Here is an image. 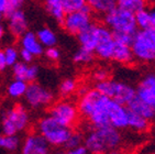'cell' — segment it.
Here are the masks:
<instances>
[{"instance_id": "cell-1", "label": "cell", "mask_w": 155, "mask_h": 154, "mask_svg": "<svg viewBox=\"0 0 155 154\" xmlns=\"http://www.w3.org/2000/svg\"><path fill=\"white\" fill-rule=\"evenodd\" d=\"M111 98L104 96L96 88L88 89L81 96L77 108L79 115L88 120L93 128L110 126L108 118V108Z\"/></svg>"}, {"instance_id": "cell-2", "label": "cell", "mask_w": 155, "mask_h": 154, "mask_svg": "<svg viewBox=\"0 0 155 154\" xmlns=\"http://www.w3.org/2000/svg\"><path fill=\"white\" fill-rule=\"evenodd\" d=\"M122 143V134L120 130L111 126L93 128L84 136L83 144L90 154H108L117 151Z\"/></svg>"}, {"instance_id": "cell-3", "label": "cell", "mask_w": 155, "mask_h": 154, "mask_svg": "<svg viewBox=\"0 0 155 154\" xmlns=\"http://www.w3.org/2000/svg\"><path fill=\"white\" fill-rule=\"evenodd\" d=\"M131 50L135 61L155 62V28L137 30L132 38Z\"/></svg>"}, {"instance_id": "cell-4", "label": "cell", "mask_w": 155, "mask_h": 154, "mask_svg": "<svg viewBox=\"0 0 155 154\" xmlns=\"http://www.w3.org/2000/svg\"><path fill=\"white\" fill-rule=\"evenodd\" d=\"M30 123V115L23 105H15L2 113L0 120V127L2 134L18 136L24 131Z\"/></svg>"}, {"instance_id": "cell-5", "label": "cell", "mask_w": 155, "mask_h": 154, "mask_svg": "<svg viewBox=\"0 0 155 154\" xmlns=\"http://www.w3.org/2000/svg\"><path fill=\"white\" fill-rule=\"evenodd\" d=\"M104 22L112 33H127L134 35L139 30L135 23L134 15L118 6L104 13Z\"/></svg>"}, {"instance_id": "cell-6", "label": "cell", "mask_w": 155, "mask_h": 154, "mask_svg": "<svg viewBox=\"0 0 155 154\" xmlns=\"http://www.w3.org/2000/svg\"><path fill=\"white\" fill-rule=\"evenodd\" d=\"M38 133L41 134L51 146H64L72 133V129L61 125L51 116L40 119L38 122Z\"/></svg>"}, {"instance_id": "cell-7", "label": "cell", "mask_w": 155, "mask_h": 154, "mask_svg": "<svg viewBox=\"0 0 155 154\" xmlns=\"http://www.w3.org/2000/svg\"><path fill=\"white\" fill-rule=\"evenodd\" d=\"M95 88L104 96L114 99L121 105H127L135 97V88L127 83L116 79H106L98 82Z\"/></svg>"}, {"instance_id": "cell-8", "label": "cell", "mask_w": 155, "mask_h": 154, "mask_svg": "<svg viewBox=\"0 0 155 154\" xmlns=\"http://www.w3.org/2000/svg\"><path fill=\"white\" fill-rule=\"evenodd\" d=\"M91 15L93 10L90 9V7L87 3H85L81 7V9L66 13L61 24L66 32H68L72 35H77L78 33H81L83 30L93 23Z\"/></svg>"}, {"instance_id": "cell-9", "label": "cell", "mask_w": 155, "mask_h": 154, "mask_svg": "<svg viewBox=\"0 0 155 154\" xmlns=\"http://www.w3.org/2000/svg\"><path fill=\"white\" fill-rule=\"evenodd\" d=\"M48 116L55 119L58 123L72 129L79 119V111L77 106L69 100L58 101L48 110Z\"/></svg>"}, {"instance_id": "cell-10", "label": "cell", "mask_w": 155, "mask_h": 154, "mask_svg": "<svg viewBox=\"0 0 155 154\" xmlns=\"http://www.w3.org/2000/svg\"><path fill=\"white\" fill-rule=\"evenodd\" d=\"M23 97L25 99V102L34 109L48 106L50 104H52L54 99L53 92L50 89L45 88L35 82H31L28 84L27 90Z\"/></svg>"}, {"instance_id": "cell-11", "label": "cell", "mask_w": 155, "mask_h": 154, "mask_svg": "<svg viewBox=\"0 0 155 154\" xmlns=\"http://www.w3.org/2000/svg\"><path fill=\"white\" fill-rule=\"evenodd\" d=\"M106 30H107V27L104 24L91 23L89 27H87L86 29L77 34L81 48L86 49L90 52H95L96 46L98 45Z\"/></svg>"}, {"instance_id": "cell-12", "label": "cell", "mask_w": 155, "mask_h": 154, "mask_svg": "<svg viewBox=\"0 0 155 154\" xmlns=\"http://www.w3.org/2000/svg\"><path fill=\"white\" fill-rule=\"evenodd\" d=\"M51 145L40 133H30L24 138L21 154H50Z\"/></svg>"}, {"instance_id": "cell-13", "label": "cell", "mask_w": 155, "mask_h": 154, "mask_svg": "<svg viewBox=\"0 0 155 154\" xmlns=\"http://www.w3.org/2000/svg\"><path fill=\"white\" fill-rule=\"evenodd\" d=\"M108 118L111 127L116 128L118 130L127 129L129 121L128 107L111 99L108 108Z\"/></svg>"}, {"instance_id": "cell-14", "label": "cell", "mask_w": 155, "mask_h": 154, "mask_svg": "<svg viewBox=\"0 0 155 154\" xmlns=\"http://www.w3.org/2000/svg\"><path fill=\"white\" fill-rule=\"evenodd\" d=\"M135 96L155 108V74L150 73L140 80L135 88Z\"/></svg>"}, {"instance_id": "cell-15", "label": "cell", "mask_w": 155, "mask_h": 154, "mask_svg": "<svg viewBox=\"0 0 155 154\" xmlns=\"http://www.w3.org/2000/svg\"><path fill=\"white\" fill-rule=\"evenodd\" d=\"M116 44L114 41V34L111 32V30L107 27V30L104 31L102 34L100 41H99L98 45L96 46L95 52L94 53L101 59H106V61H111L112 59V53H114V48Z\"/></svg>"}, {"instance_id": "cell-16", "label": "cell", "mask_w": 155, "mask_h": 154, "mask_svg": "<svg viewBox=\"0 0 155 154\" xmlns=\"http://www.w3.org/2000/svg\"><path fill=\"white\" fill-rule=\"evenodd\" d=\"M8 27L12 35L20 38L28 31V20L24 12L21 9L13 11L8 17Z\"/></svg>"}, {"instance_id": "cell-17", "label": "cell", "mask_w": 155, "mask_h": 154, "mask_svg": "<svg viewBox=\"0 0 155 154\" xmlns=\"http://www.w3.org/2000/svg\"><path fill=\"white\" fill-rule=\"evenodd\" d=\"M129 110H131L132 112L137 113V115L143 117V118L147 119L150 122H152L155 120V108L152 106L147 105L146 102L142 101L141 99L135 96L128 105H127Z\"/></svg>"}, {"instance_id": "cell-18", "label": "cell", "mask_w": 155, "mask_h": 154, "mask_svg": "<svg viewBox=\"0 0 155 154\" xmlns=\"http://www.w3.org/2000/svg\"><path fill=\"white\" fill-rule=\"evenodd\" d=\"M20 38V44L22 46V49L29 51L33 56H40V55L43 54V52H44L43 48L44 46L39 42L35 33L31 32V31H27Z\"/></svg>"}, {"instance_id": "cell-19", "label": "cell", "mask_w": 155, "mask_h": 154, "mask_svg": "<svg viewBox=\"0 0 155 154\" xmlns=\"http://www.w3.org/2000/svg\"><path fill=\"white\" fill-rule=\"evenodd\" d=\"M111 61H114V62L120 63V64H130L133 62L134 57H133V53H132L131 45L123 44L121 42L116 41Z\"/></svg>"}, {"instance_id": "cell-20", "label": "cell", "mask_w": 155, "mask_h": 154, "mask_svg": "<svg viewBox=\"0 0 155 154\" xmlns=\"http://www.w3.org/2000/svg\"><path fill=\"white\" fill-rule=\"evenodd\" d=\"M45 9L58 23H62L66 12L63 6V0H44Z\"/></svg>"}, {"instance_id": "cell-21", "label": "cell", "mask_w": 155, "mask_h": 154, "mask_svg": "<svg viewBox=\"0 0 155 154\" xmlns=\"http://www.w3.org/2000/svg\"><path fill=\"white\" fill-rule=\"evenodd\" d=\"M150 123L151 122L147 119L132 112L131 110H129V121H128V128L132 129L137 132H145L150 129Z\"/></svg>"}, {"instance_id": "cell-22", "label": "cell", "mask_w": 155, "mask_h": 154, "mask_svg": "<svg viewBox=\"0 0 155 154\" xmlns=\"http://www.w3.org/2000/svg\"><path fill=\"white\" fill-rule=\"evenodd\" d=\"M35 34L39 42L45 48H51V46H55L56 45V34L50 28H42Z\"/></svg>"}, {"instance_id": "cell-23", "label": "cell", "mask_w": 155, "mask_h": 154, "mask_svg": "<svg viewBox=\"0 0 155 154\" xmlns=\"http://www.w3.org/2000/svg\"><path fill=\"white\" fill-rule=\"evenodd\" d=\"M27 87H28L27 82L21 79H15L8 85L7 92H8V95L11 98L18 99V98H21L24 96L25 90H27Z\"/></svg>"}, {"instance_id": "cell-24", "label": "cell", "mask_w": 155, "mask_h": 154, "mask_svg": "<svg viewBox=\"0 0 155 154\" xmlns=\"http://www.w3.org/2000/svg\"><path fill=\"white\" fill-rule=\"evenodd\" d=\"M86 3L90 7L93 12L102 15L117 6L116 3L108 1V0H86Z\"/></svg>"}, {"instance_id": "cell-25", "label": "cell", "mask_w": 155, "mask_h": 154, "mask_svg": "<svg viewBox=\"0 0 155 154\" xmlns=\"http://www.w3.org/2000/svg\"><path fill=\"white\" fill-rule=\"evenodd\" d=\"M146 5H147V0H119L117 3L118 7L132 12L133 15L140 10L145 9Z\"/></svg>"}, {"instance_id": "cell-26", "label": "cell", "mask_w": 155, "mask_h": 154, "mask_svg": "<svg viewBox=\"0 0 155 154\" xmlns=\"http://www.w3.org/2000/svg\"><path fill=\"white\" fill-rule=\"evenodd\" d=\"M20 146V138L18 136L0 134V148L7 151H15Z\"/></svg>"}, {"instance_id": "cell-27", "label": "cell", "mask_w": 155, "mask_h": 154, "mask_svg": "<svg viewBox=\"0 0 155 154\" xmlns=\"http://www.w3.org/2000/svg\"><path fill=\"white\" fill-rule=\"evenodd\" d=\"M135 23L137 29H147L152 27V20H151V12L150 10L145 9L140 10L137 13H134Z\"/></svg>"}, {"instance_id": "cell-28", "label": "cell", "mask_w": 155, "mask_h": 154, "mask_svg": "<svg viewBox=\"0 0 155 154\" xmlns=\"http://www.w3.org/2000/svg\"><path fill=\"white\" fill-rule=\"evenodd\" d=\"M12 67V74H13V77L15 79H21L27 82V74H28V67H29V64L24 62H17L15 63Z\"/></svg>"}, {"instance_id": "cell-29", "label": "cell", "mask_w": 155, "mask_h": 154, "mask_svg": "<svg viewBox=\"0 0 155 154\" xmlns=\"http://www.w3.org/2000/svg\"><path fill=\"white\" fill-rule=\"evenodd\" d=\"M94 56H95L94 52H90V51L86 50V49L81 48L74 54L73 59L77 64H88V63L93 62Z\"/></svg>"}, {"instance_id": "cell-30", "label": "cell", "mask_w": 155, "mask_h": 154, "mask_svg": "<svg viewBox=\"0 0 155 154\" xmlns=\"http://www.w3.org/2000/svg\"><path fill=\"white\" fill-rule=\"evenodd\" d=\"M76 89H77L76 80L73 79V78H66L61 83L58 90H60V94L63 97H66V96L72 95L73 92H76Z\"/></svg>"}, {"instance_id": "cell-31", "label": "cell", "mask_w": 155, "mask_h": 154, "mask_svg": "<svg viewBox=\"0 0 155 154\" xmlns=\"http://www.w3.org/2000/svg\"><path fill=\"white\" fill-rule=\"evenodd\" d=\"M83 143H84L83 134L79 133V132H74V131H72V133H71L68 140L66 141L64 146H65L67 150H71V149H74V148H76V146H79V145H81Z\"/></svg>"}, {"instance_id": "cell-32", "label": "cell", "mask_w": 155, "mask_h": 154, "mask_svg": "<svg viewBox=\"0 0 155 154\" xmlns=\"http://www.w3.org/2000/svg\"><path fill=\"white\" fill-rule=\"evenodd\" d=\"M3 54H5V57H6L7 61V65L12 66L15 63L18 62L19 59V51L15 48V46H8L3 50Z\"/></svg>"}, {"instance_id": "cell-33", "label": "cell", "mask_w": 155, "mask_h": 154, "mask_svg": "<svg viewBox=\"0 0 155 154\" xmlns=\"http://www.w3.org/2000/svg\"><path fill=\"white\" fill-rule=\"evenodd\" d=\"M86 3V0H63V6L66 13L81 9V7Z\"/></svg>"}, {"instance_id": "cell-34", "label": "cell", "mask_w": 155, "mask_h": 154, "mask_svg": "<svg viewBox=\"0 0 155 154\" xmlns=\"http://www.w3.org/2000/svg\"><path fill=\"white\" fill-rule=\"evenodd\" d=\"M112 34H114V38L117 42H121V43H123V44L131 45L133 35H131V34H127V33H112Z\"/></svg>"}, {"instance_id": "cell-35", "label": "cell", "mask_w": 155, "mask_h": 154, "mask_svg": "<svg viewBox=\"0 0 155 154\" xmlns=\"http://www.w3.org/2000/svg\"><path fill=\"white\" fill-rule=\"evenodd\" d=\"M94 79L98 83V82H102V80H106L109 78V72L106 69V68H98L94 72Z\"/></svg>"}, {"instance_id": "cell-36", "label": "cell", "mask_w": 155, "mask_h": 154, "mask_svg": "<svg viewBox=\"0 0 155 154\" xmlns=\"http://www.w3.org/2000/svg\"><path fill=\"white\" fill-rule=\"evenodd\" d=\"M23 2L24 0H9V7H8L7 12L5 13V17H8V15H11L12 12L15 11V10L21 9Z\"/></svg>"}, {"instance_id": "cell-37", "label": "cell", "mask_w": 155, "mask_h": 154, "mask_svg": "<svg viewBox=\"0 0 155 154\" xmlns=\"http://www.w3.org/2000/svg\"><path fill=\"white\" fill-rule=\"evenodd\" d=\"M45 55H46V57H48V59H51V61H53V62L58 61L60 57H61L60 51H58V49L55 48V46H51V48L46 49Z\"/></svg>"}, {"instance_id": "cell-38", "label": "cell", "mask_w": 155, "mask_h": 154, "mask_svg": "<svg viewBox=\"0 0 155 154\" xmlns=\"http://www.w3.org/2000/svg\"><path fill=\"white\" fill-rule=\"evenodd\" d=\"M39 75V67L36 65H29L28 67V74H27V83H31L36 79V77Z\"/></svg>"}, {"instance_id": "cell-39", "label": "cell", "mask_w": 155, "mask_h": 154, "mask_svg": "<svg viewBox=\"0 0 155 154\" xmlns=\"http://www.w3.org/2000/svg\"><path fill=\"white\" fill-rule=\"evenodd\" d=\"M19 56H20L22 62L27 63V64H30V63L33 61V57H34L29 51L24 50V49H21V51L19 52Z\"/></svg>"}, {"instance_id": "cell-40", "label": "cell", "mask_w": 155, "mask_h": 154, "mask_svg": "<svg viewBox=\"0 0 155 154\" xmlns=\"http://www.w3.org/2000/svg\"><path fill=\"white\" fill-rule=\"evenodd\" d=\"M67 152H68V154H90L89 151L87 150V148L84 144L76 146L74 149H71V150H67Z\"/></svg>"}, {"instance_id": "cell-41", "label": "cell", "mask_w": 155, "mask_h": 154, "mask_svg": "<svg viewBox=\"0 0 155 154\" xmlns=\"http://www.w3.org/2000/svg\"><path fill=\"white\" fill-rule=\"evenodd\" d=\"M7 67H8V65H7V61L6 57H5V54H3V51L0 50V72H3Z\"/></svg>"}, {"instance_id": "cell-42", "label": "cell", "mask_w": 155, "mask_h": 154, "mask_svg": "<svg viewBox=\"0 0 155 154\" xmlns=\"http://www.w3.org/2000/svg\"><path fill=\"white\" fill-rule=\"evenodd\" d=\"M9 7V0H0V12L5 15Z\"/></svg>"}, {"instance_id": "cell-43", "label": "cell", "mask_w": 155, "mask_h": 154, "mask_svg": "<svg viewBox=\"0 0 155 154\" xmlns=\"http://www.w3.org/2000/svg\"><path fill=\"white\" fill-rule=\"evenodd\" d=\"M151 20H152V27L155 28V8L151 10Z\"/></svg>"}, {"instance_id": "cell-44", "label": "cell", "mask_w": 155, "mask_h": 154, "mask_svg": "<svg viewBox=\"0 0 155 154\" xmlns=\"http://www.w3.org/2000/svg\"><path fill=\"white\" fill-rule=\"evenodd\" d=\"M5 32H6L5 31V27H3L2 24H0V40L5 36Z\"/></svg>"}, {"instance_id": "cell-45", "label": "cell", "mask_w": 155, "mask_h": 154, "mask_svg": "<svg viewBox=\"0 0 155 154\" xmlns=\"http://www.w3.org/2000/svg\"><path fill=\"white\" fill-rule=\"evenodd\" d=\"M54 154H68V152H67V150H60V151L55 152Z\"/></svg>"}, {"instance_id": "cell-46", "label": "cell", "mask_w": 155, "mask_h": 154, "mask_svg": "<svg viewBox=\"0 0 155 154\" xmlns=\"http://www.w3.org/2000/svg\"><path fill=\"white\" fill-rule=\"evenodd\" d=\"M108 154H121L120 152H118V151H112V152H110V153H108Z\"/></svg>"}, {"instance_id": "cell-47", "label": "cell", "mask_w": 155, "mask_h": 154, "mask_svg": "<svg viewBox=\"0 0 155 154\" xmlns=\"http://www.w3.org/2000/svg\"><path fill=\"white\" fill-rule=\"evenodd\" d=\"M108 1H111V2H114V3H118V1H119V0H108Z\"/></svg>"}, {"instance_id": "cell-48", "label": "cell", "mask_w": 155, "mask_h": 154, "mask_svg": "<svg viewBox=\"0 0 155 154\" xmlns=\"http://www.w3.org/2000/svg\"><path fill=\"white\" fill-rule=\"evenodd\" d=\"M2 18H3V15L0 12V22H1V20H2Z\"/></svg>"}, {"instance_id": "cell-49", "label": "cell", "mask_w": 155, "mask_h": 154, "mask_svg": "<svg viewBox=\"0 0 155 154\" xmlns=\"http://www.w3.org/2000/svg\"><path fill=\"white\" fill-rule=\"evenodd\" d=\"M153 154H155V152H154V153H153Z\"/></svg>"}]
</instances>
